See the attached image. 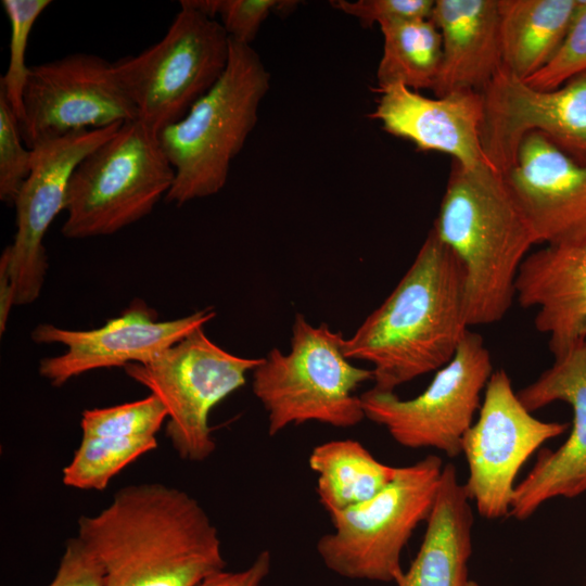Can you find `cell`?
Returning <instances> with one entry per match:
<instances>
[{
	"instance_id": "16",
	"label": "cell",
	"mask_w": 586,
	"mask_h": 586,
	"mask_svg": "<svg viewBox=\"0 0 586 586\" xmlns=\"http://www.w3.org/2000/svg\"><path fill=\"white\" fill-rule=\"evenodd\" d=\"M517 394L531 412L563 402L573 413L565 442L556 450L542 449L515 485L509 517L523 521L550 499L586 493V341L553 357L552 365Z\"/></svg>"
},
{
	"instance_id": "20",
	"label": "cell",
	"mask_w": 586,
	"mask_h": 586,
	"mask_svg": "<svg viewBox=\"0 0 586 586\" xmlns=\"http://www.w3.org/2000/svg\"><path fill=\"white\" fill-rule=\"evenodd\" d=\"M430 18L443 51L435 97L481 92L502 66L498 0H435Z\"/></svg>"
},
{
	"instance_id": "7",
	"label": "cell",
	"mask_w": 586,
	"mask_h": 586,
	"mask_svg": "<svg viewBox=\"0 0 586 586\" xmlns=\"http://www.w3.org/2000/svg\"><path fill=\"white\" fill-rule=\"evenodd\" d=\"M443 468L438 456L428 455L397 468L394 479L372 498L330 513L333 531L316 546L324 565L351 579L395 583L404 571L403 549L430 515Z\"/></svg>"
},
{
	"instance_id": "14",
	"label": "cell",
	"mask_w": 586,
	"mask_h": 586,
	"mask_svg": "<svg viewBox=\"0 0 586 586\" xmlns=\"http://www.w3.org/2000/svg\"><path fill=\"white\" fill-rule=\"evenodd\" d=\"M120 125L71 132L31 148V171L13 204L16 232L8 246L15 305L30 304L41 292L48 268L42 241L54 218L65 209L73 171Z\"/></svg>"
},
{
	"instance_id": "12",
	"label": "cell",
	"mask_w": 586,
	"mask_h": 586,
	"mask_svg": "<svg viewBox=\"0 0 586 586\" xmlns=\"http://www.w3.org/2000/svg\"><path fill=\"white\" fill-rule=\"evenodd\" d=\"M138 118L113 63L99 55L74 53L29 68L20 123L29 149L71 132Z\"/></svg>"
},
{
	"instance_id": "4",
	"label": "cell",
	"mask_w": 586,
	"mask_h": 586,
	"mask_svg": "<svg viewBox=\"0 0 586 586\" xmlns=\"http://www.w3.org/2000/svg\"><path fill=\"white\" fill-rule=\"evenodd\" d=\"M269 87L270 74L258 53L251 44L230 38L229 60L220 78L183 118L158 133L175 169L167 203L181 206L225 187L231 162L254 129Z\"/></svg>"
},
{
	"instance_id": "17",
	"label": "cell",
	"mask_w": 586,
	"mask_h": 586,
	"mask_svg": "<svg viewBox=\"0 0 586 586\" xmlns=\"http://www.w3.org/2000/svg\"><path fill=\"white\" fill-rule=\"evenodd\" d=\"M504 177L538 244L586 242V164L534 131L523 138Z\"/></svg>"
},
{
	"instance_id": "2",
	"label": "cell",
	"mask_w": 586,
	"mask_h": 586,
	"mask_svg": "<svg viewBox=\"0 0 586 586\" xmlns=\"http://www.w3.org/2000/svg\"><path fill=\"white\" fill-rule=\"evenodd\" d=\"M469 330L463 268L431 229L392 293L344 339L343 352L371 364L374 388L394 392L448 364Z\"/></svg>"
},
{
	"instance_id": "9",
	"label": "cell",
	"mask_w": 586,
	"mask_h": 586,
	"mask_svg": "<svg viewBox=\"0 0 586 586\" xmlns=\"http://www.w3.org/2000/svg\"><path fill=\"white\" fill-rule=\"evenodd\" d=\"M260 360L225 351L200 328L153 360L124 370L167 409L166 436L178 456L201 462L216 448L208 424L212 409L242 387Z\"/></svg>"
},
{
	"instance_id": "33",
	"label": "cell",
	"mask_w": 586,
	"mask_h": 586,
	"mask_svg": "<svg viewBox=\"0 0 586 586\" xmlns=\"http://www.w3.org/2000/svg\"><path fill=\"white\" fill-rule=\"evenodd\" d=\"M269 551H262L244 570H221L206 577L199 586H260L270 571Z\"/></svg>"
},
{
	"instance_id": "24",
	"label": "cell",
	"mask_w": 586,
	"mask_h": 586,
	"mask_svg": "<svg viewBox=\"0 0 586 586\" xmlns=\"http://www.w3.org/2000/svg\"><path fill=\"white\" fill-rule=\"evenodd\" d=\"M383 53L378 86L400 84L409 89H433L442 63V37L431 21L417 20L380 26Z\"/></svg>"
},
{
	"instance_id": "26",
	"label": "cell",
	"mask_w": 586,
	"mask_h": 586,
	"mask_svg": "<svg viewBox=\"0 0 586 586\" xmlns=\"http://www.w3.org/2000/svg\"><path fill=\"white\" fill-rule=\"evenodd\" d=\"M1 3L10 22L11 34L9 63L5 74L0 77V91L21 123L23 94L30 68L25 61L28 40L37 18L51 1L2 0Z\"/></svg>"
},
{
	"instance_id": "11",
	"label": "cell",
	"mask_w": 586,
	"mask_h": 586,
	"mask_svg": "<svg viewBox=\"0 0 586 586\" xmlns=\"http://www.w3.org/2000/svg\"><path fill=\"white\" fill-rule=\"evenodd\" d=\"M483 396L477 420L462 440L469 467L464 487L479 514L496 520L509 517L514 481L524 462L570 424L535 418L519 399L505 369L492 373Z\"/></svg>"
},
{
	"instance_id": "30",
	"label": "cell",
	"mask_w": 586,
	"mask_h": 586,
	"mask_svg": "<svg viewBox=\"0 0 586 586\" xmlns=\"http://www.w3.org/2000/svg\"><path fill=\"white\" fill-rule=\"evenodd\" d=\"M586 71V0H579L573 22L551 60L525 81L542 90L560 87Z\"/></svg>"
},
{
	"instance_id": "3",
	"label": "cell",
	"mask_w": 586,
	"mask_h": 586,
	"mask_svg": "<svg viewBox=\"0 0 586 586\" xmlns=\"http://www.w3.org/2000/svg\"><path fill=\"white\" fill-rule=\"evenodd\" d=\"M432 229L463 268L469 326L502 320L515 301L521 264L538 244L504 175L453 161Z\"/></svg>"
},
{
	"instance_id": "8",
	"label": "cell",
	"mask_w": 586,
	"mask_h": 586,
	"mask_svg": "<svg viewBox=\"0 0 586 586\" xmlns=\"http://www.w3.org/2000/svg\"><path fill=\"white\" fill-rule=\"evenodd\" d=\"M164 37L113 63L139 119L156 132L183 118L217 82L230 53L220 22L181 0Z\"/></svg>"
},
{
	"instance_id": "19",
	"label": "cell",
	"mask_w": 586,
	"mask_h": 586,
	"mask_svg": "<svg viewBox=\"0 0 586 586\" xmlns=\"http://www.w3.org/2000/svg\"><path fill=\"white\" fill-rule=\"evenodd\" d=\"M515 301L536 309L534 326L553 357L586 341V242L531 252L518 272Z\"/></svg>"
},
{
	"instance_id": "35",
	"label": "cell",
	"mask_w": 586,
	"mask_h": 586,
	"mask_svg": "<svg viewBox=\"0 0 586 586\" xmlns=\"http://www.w3.org/2000/svg\"><path fill=\"white\" fill-rule=\"evenodd\" d=\"M467 586H480V585L474 581H469Z\"/></svg>"
},
{
	"instance_id": "28",
	"label": "cell",
	"mask_w": 586,
	"mask_h": 586,
	"mask_svg": "<svg viewBox=\"0 0 586 586\" xmlns=\"http://www.w3.org/2000/svg\"><path fill=\"white\" fill-rule=\"evenodd\" d=\"M201 13L215 18L228 36L238 42L251 44L265 20L277 11L295 5V1L279 0H186Z\"/></svg>"
},
{
	"instance_id": "6",
	"label": "cell",
	"mask_w": 586,
	"mask_h": 586,
	"mask_svg": "<svg viewBox=\"0 0 586 586\" xmlns=\"http://www.w3.org/2000/svg\"><path fill=\"white\" fill-rule=\"evenodd\" d=\"M174 180L158 132L139 118L125 122L73 171L62 234L86 239L115 233L148 216Z\"/></svg>"
},
{
	"instance_id": "1",
	"label": "cell",
	"mask_w": 586,
	"mask_h": 586,
	"mask_svg": "<svg viewBox=\"0 0 586 586\" xmlns=\"http://www.w3.org/2000/svg\"><path fill=\"white\" fill-rule=\"evenodd\" d=\"M77 536L102 563L104 586H199L226 568L204 508L162 483L120 488L106 508L78 519Z\"/></svg>"
},
{
	"instance_id": "31",
	"label": "cell",
	"mask_w": 586,
	"mask_h": 586,
	"mask_svg": "<svg viewBox=\"0 0 586 586\" xmlns=\"http://www.w3.org/2000/svg\"><path fill=\"white\" fill-rule=\"evenodd\" d=\"M335 9L358 18L364 25L379 26L430 18L432 0H359L331 1Z\"/></svg>"
},
{
	"instance_id": "22",
	"label": "cell",
	"mask_w": 586,
	"mask_h": 586,
	"mask_svg": "<svg viewBox=\"0 0 586 586\" xmlns=\"http://www.w3.org/2000/svg\"><path fill=\"white\" fill-rule=\"evenodd\" d=\"M579 0H498L502 67L525 80L560 48Z\"/></svg>"
},
{
	"instance_id": "13",
	"label": "cell",
	"mask_w": 586,
	"mask_h": 586,
	"mask_svg": "<svg viewBox=\"0 0 586 586\" xmlns=\"http://www.w3.org/2000/svg\"><path fill=\"white\" fill-rule=\"evenodd\" d=\"M481 95L482 146L502 175L515 164L523 138L534 131L586 164V71L556 89L542 90L501 66Z\"/></svg>"
},
{
	"instance_id": "25",
	"label": "cell",
	"mask_w": 586,
	"mask_h": 586,
	"mask_svg": "<svg viewBox=\"0 0 586 586\" xmlns=\"http://www.w3.org/2000/svg\"><path fill=\"white\" fill-rule=\"evenodd\" d=\"M157 447L155 436L81 437L69 463L64 485L77 489H104L111 480L142 455Z\"/></svg>"
},
{
	"instance_id": "10",
	"label": "cell",
	"mask_w": 586,
	"mask_h": 586,
	"mask_svg": "<svg viewBox=\"0 0 586 586\" xmlns=\"http://www.w3.org/2000/svg\"><path fill=\"white\" fill-rule=\"evenodd\" d=\"M494 372L483 337L469 330L453 359L418 396L402 399L374 387L360 395L365 416L407 448H434L454 458L481 407Z\"/></svg>"
},
{
	"instance_id": "27",
	"label": "cell",
	"mask_w": 586,
	"mask_h": 586,
	"mask_svg": "<svg viewBox=\"0 0 586 586\" xmlns=\"http://www.w3.org/2000/svg\"><path fill=\"white\" fill-rule=\"evenodd\" d=\"M168 412L153 394L122 405L87 409L81 415V437L155 436Z\"/></svg>"
},
{
	"instance_id": "23",
	"label": "cell",
	"mask_w": 586,
	"mask_h": 586,
	"mask_svg": "<svg viewBox=\"0 0 586 586\" xmlns=\"http://www.w3.org/2000/svg\"><path fill=\"white\" fill-rule=\"evenodd\" d=\"M308 463L317 475L319 502L330 514L359 505L382 491L397 468L379 461L355 440L317 445Z\"/></svg>"
},
{
	"instance_id": "32",
	"label": "cell",
	"mask_w": 586,
	"mask_h": 586,
	"mask_svg": "<svg viewBox=\"0 0 586 586\" xmlns=\"http://www.w3.org/2000/svg\"><path fill=\"white\" fill-rule=\"evenodd\" d=\"M105 572L92 550L78 537L66 542L54 578L48 586H104Z\"/></svg>"
},
{
	"instance_id": "15",
	"label": "cell",
	"mask_w": 586,
	"mask_h": 586,
	"mask_svg": "<svg viewBox=\"0 0 586 586\" xmlns=\"http://www.w3.org/2000/svg\"><path fill=\"white\" fill-rule=\"evenodd\" d=\"M214 308H204L182 318L158 321L152 309L133 302L120 316L92 330H68L50 323L31 332L37 344H62L67 351L44 358L39 373L53 386L91 370L146 364L215 317Z\"/></svg>"
},
{
	"instance_id": "18",
	"label": "cell",
	"mask_w": 586,
	"mask_h": 586,
	"mask_svg": "<svg viewBox=\"0 0 586 586\" xmlns=\"http://www.w3.org/2000/svg\"><path fill=\"white\" fill-rule=\"evenodd\" d=\"M373 90L379 97L370 117L386 132L412 142L420 151L448 154L467 168L492 166L481 140V92L429 98L400 84Z\"/></svg>"
},
{
	"instance_id": "34",
	"label": "cell",
	"mask_w": 586,
	"mask_h": 586,
	"mask_svg": "<svg viewBox=\"0 0 586 586\" xmlns=\"http://www.w3.org/2000/svg\"><path fill=\"white\" fill-rule=\"evenodd\" d=\"M15 305V290L10 269V251L7 246L0 257V333L7 329L12 306Z\"/></svg>"
},
{
	"instance_id": "5",
	"label": "cell",
	"mask_w": 586,
	"mask_h": 586,
	"mask_svg": "<svg viewBox=\"0 0 586 586\" xmlns=\"http://www.w3.org/2000/svg\"><path fill=\"white\" fill-rule=\"evenodd\" d=\"M343 342L341 332L297 314L290 351L272 348L262 358L252 371V390L268 413L269 435L308 421L352 428L366 418L355 392L373 373L351 362Z\"/></svg>"
},
{
	"instance_id": "21",
	"label": "cell",
	"mask_w": 586,
	"mask_h": 586,
	"mask_svg": "<svg viewBox=\"0 0 586 586\" xmlns=\"http://www.w3.org/2000/svg\"><path fill=\"white\" fill-rule=\"evenodd\" d=\"M473 512L454 464L443 468L419 551L397 586H467L472 553Z\"/></svg>"
},
{
	"instance_id": "29",
	"label": "cell",
	"mask_w": 586,
	"mask_h": 586,
	"mask_svg": "<svg viewBox=\"0 0 586 586\" xmlns=\"http://www.w3.org/2000/svg\"><path fill=\"white\" fill-rule=\"evenodd\" d=\"M33 151L24 143L20 122L0 91V200L14 201L28 178Z\"/></svg>"
}]
</instances>
